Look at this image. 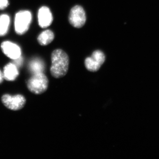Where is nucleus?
Instances as JSON below:
<instances>
[{
	"instance_id": "f257e3e1",
	"label": "nucleus",
	"mask_w": 159,
	"mask_h": 159,
	"mask_svg": "<svg viewBox=\"0 0 159 159\" xmlns=\"http://www.w3.org/2000/svg\"><path fill=\"white\" fill-rule=\"evenodd\" d=\"M51 74L55 78H61L66 75L69 69V58L68 55L61 49H57L51 55Z\"/></svg>"
},
{
	"instance_id": "f03ea898",
	"label": "nucleus",
	"mask_w": 159,
	"mask_h": 159,
	"mask_svg": "<svg viewBox=\"0 0 159 159\" xmlns=\"http://www.w3.org/2000/svg\"><path fill=\"white\" fill-rule=\"evenodd\" d=\"M48 85V78L43 73L33 74L27 83L28 89L35 94H41L45 92Z\"/></svg>"
},
{
	"instance_id": "7ed1b4c3",
	"label": "nucleus",
	"mask_w": 159,
	"mask_h": 159,
	"mask_svg": "<svg viewBox=\"0 0 159 159\" xmlns=\"http://www.w3.org/2000/svg\"><path fill=\"white\" fill-rule=\"evenodd\" d=\"M32 19L30 11H20L16 14L14 20L15 30L19 35L24 34L28 31Z\"/></svg>"
},
{
	"instance_id": "20e7f679",
	"label": "nucleus",
	"mask_w": 159,
	"mask_h": 159,
	"mask_svg": "<svg viewBox=\"0 0 159 159\" xmlns=\"http://www.w3.org/2000/svg\"><path fill=\"white\" fill-rule=\"evenodd\" d=\"M86 21L85 11L81 6H75L71 8L69 16V21L72 26L81 28L85 25Z\"/></svg>"
},
{
	"instance_id": "39448f33",
	"label": "nucleus",
	"mask_w": 159,
	"mask_h": 159,
	"mask_svg": "<svg viewBox=\"0 0 159 159\" xmlns=\"http://www.w3.org/2000/svg\"><path fill=\"white\" fill-rule=\"evenodd\" d=\"M104 53L100 50L95 51L91 57L85 59L84 65L87 70L95 72L99 70L105 61Z\"/></svg>"
},
{
	"instance_id": "423d86ee",
	"label": "nucleus",
	"mask_w": 159,
	"mask_h": 159,
	"mask_svg": "<svg viewBox=\"0 0 159 159\" xmlns=\"http://www.w3.org/2000/svg\"><path fill=\"white\" fill-rule=\"evenodd\" d=\"M2 101L7 108L13 111L19 110L23 108L26 103L24 96L20 94L4 95L2 97Z\"/></svg>"
},
{
	"instance_id": "0eeeda50",
	"label": "nucleus",
	"mask_w": 159,
	"mask_h": 159,
	"mask_svg": "<svg viewBox=\"0 0 159 159\" xmlns=\"http://www.w3.org/2000/svg\"><path fill=\"white\" fill-rule=\"evenodd\" d=\"M1 48L4 54L13 60L21 57L20 47L12 42L9 41H3L1 43Z\"/></svg>"
},
{
	"instance_id": "6e6552de",
	"label": "nucleus",
	"mask_w": 159,
	"mask_h": 159,
	"mask_svg": "<svg viewBox=\"0 0 159 159\" xmlns=\"http://www.w3.org/2000/svg\"><path fill=\"white\" fill-rule=\"evenodd\" d=\"M38 18L39 25L42 28L49 27L53 21L52 14L49 8L46 7H43L39 9Z\"/></svg>"
},
{
	"instance_id": "1a4fd4ad",
	"label": "nucleus",
	"mask_w": 159,
	"mask_h": 159,
	"mask_svg": "<svg viewBox=\"0 0 159 159\" xmlns=\"http://www.w3.org/2000/svg\"><path fill=\"white\" fill-rule=\"evenodd\" d=\"M4 79L8 81L15 80L19 76L18 68L12 63H9L4 67L3 72Z\"/></svg>"
},
{
	"instance_id": "9d476101",
	"label": "nucleus",
	"mask_w": 159,
	"mask_h": 159,
	"mask_svg": "<svg viewBox=\"0 0 159 159\" xmlns=\"http://www.w3.org/2000/svg\"><path fill=\"white\" fill-rule=\"evenodd\" d=\"M11 19L7 14L0 15V37L5 36L8 33Z\"/></svg>"
},
{
	"instance_id": "9b49d317",
	"label": "nucleus",
	"mask_w": 159,
	"mask_h": 159,
	"mask_svg": "<svg viewBox=\"0 0 159 159\" xmlns=\"http://www.w3.org/2000/svg\"><path fill=\"white\" fill-rule=\"evenodd\" d=\"M55 38L54 33L49 30H46L42 32L38 37V41L42 46H46L50 43Z\"/></svg>"
},
{
	"instance_id": "f8f14e48",
	"label": "nucleus",
	"mask_w": 159,
	"mask_h": 159,
	"mask_svg": "<svg viewBox=\"0 0 159 159\" xmlns=\"http://www.w3.org/2000/svg\"><path fill=\"white\" fill-rule=\"evenodd\" d=\"M44 65L42 61L38 59L33 60L30 63V69L33 74L43 73L44 69Z\"/></svg>"
},
{
	"instance_id": "ddd939ff",
	"label": "nucleus",
	"mask_w": 159,
	"mask_h": 159,
	"mask_svg": "<svg viewBox=\"0 0 159 159\" xmlns=\"http://www.w3.org/2000/svg\"><path fill=\"white\" fill-rule=\"evenodd\" d=\"M23 62V59L22 57H20L19 58L17 59L14 60H13V63L15 64L18 68H19L22 65Z\"/></svg>"
},
{
	"instance_id": "4468645a",
	"label": "nucleus",
	"mask_w": 159,
	"mask_h": 159,
	"mask_svg": "<svg viewBox=\"0 0 159 159\" xmlns=\"http://www.w3.org/2000/svg\"><path fill=\"white\" fill-rule=\"evenodd\" d=\"M9 5L8 0H0V10H3L7 8Z\"/></svg>"
},
{
	"instance_id": "2eb2a0df",
	"label": "nucleus",
	"mask_w": 159,
	"mask_h": 159,
	"mask_svg": "<svg viewBox=\"0 0 159 159\" xmlns=\"http://www.w3.org/2000/svg\"><path fill=\"white\" fill-rule=\"evenodd\" d=\"M4 79V77L3 72L0 70V84L3 82Z\"/></svg>"
}]
</instances>
